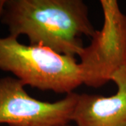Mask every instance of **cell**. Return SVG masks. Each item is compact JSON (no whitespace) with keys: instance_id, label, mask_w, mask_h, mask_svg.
<instances>
[{"instance_id":"obj_1","label":"cell","mask_w":126,"mask_h":126,"mask_svg":"<svg viewBox=\"0 0 126 126\" xmlns=\"http://www.w3.org/2000/svg\"><path fill=\"white\" fill-rule=\"evenodd\" d=\"M0 21L10 36L26 35L30 45L74 58L84 48L82 36L96 31L81 0H1Z\"/></svg>"},{"instance_id":"obj_2","label":"cell","mask_w":126,"mask_h":126,"mask_svg":"<svg viewBox=\"0 0 126 126\" xmlns=\"http://www.w3.org/2000/svg\"><path fill=\"white\" fill-rule=\"evenodd\" d=\"M0 69L12 73L24 86L69 94L83 83L74 57L45 46L25 45L12 36L0 37Z\"/></svg>"},{"instance_id":"obj_3","label":"cell","mask_w":126,"mask_h":126,"mask_svg":"<svg viewBox=\"0 0 126 126\" xmlns=\"http://www.w3.org/2000/svg\"><path fill=\"white\" fill-rule=\"evenodd\" d=\"M104 23L79 57L83 83L99 88L126 67V15L116 0H101Z\"/></svg>"},{"instance_id":"obj_4","label":"cell","mask_w":126,"mask_h":126,"mask_svg":"<svg viewBox=\"0 0 126 126\" xmlns=\"http://www.w3.org/2000/svg\"><path fill=\"white\" fill-rule=\"evenodd\" d=\"M21 81L0 79V123L9 126H63L72 121L78 94L72 93L55 102L32 97Z\"/></svg>"},{"instance_id":"obj_5","label":"cell","mask_w":126,"mask_h":126,"mask_svg":"<svg viewBox=\"0 0 126 126\" xmlns=\"http://www.w3.org/2000/svg\"><path fill=\"white\" fill-rule=\"evenodd\" d=\"M111 81L117 86L111 96L78 94L72 118L77 126H126V67Z\"/></svg>"},{"instance_id":"obj_6","label":"cell","mask_w":126,"mask_h":126,"mask_svg":"<svg viewBox=\"0 0 126 126\" xmlns=\"http://www.w3.org/2000/svg\"><path fill=\"white\" fill-rule=\"evenodd\" d=\"M69 126V125H65V126Z\"/></svg>"}]
</instances>
